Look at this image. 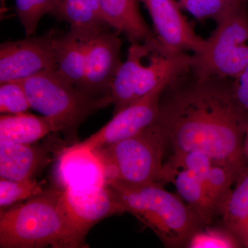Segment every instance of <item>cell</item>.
Masks as SVG:
<instances>
[{
    "label": "cell",
    "mask_w": 248,
    "mask_h": 248,
    "mask_svg": "<svg viewBox=\"0 0 248 248\" xmlns=\"http://www.w3.org/2000/svg\"><path fill=\"white\" fill-rule=\"evenodd\" d=\"M164 93L157 123L173 151L201 152L239 177L248 167L244 151L248 112L235 99L232 79L203 78L189 68Z\"/></svg>",
    "instance_id": "6da1fadb"
},
{
    "label": "cell",
    "mask_w": 248,
    "mask_h": 248,
    "mask_svg": "<svg viewBox=\"0 0 248 248\" xmlns=\"http://www.w3.org/2000/svg\"><path fill=\"white\" fill-rule=\"evenodd\" d=\"M86 236L68 213L60 187L0 213L1 248H89Z\"/></svg>",
    "instance_id": "7a4b0ae2"
},
{
    "label": "cell",
    "mask_w": 248,
    "mask_h": 248,
    "mask_svg": "<svg viewBox=\"0 0 248 248\" xmlns=\"http://www.w3.org/2000/svg\"><path fill=\"white\" fill-rule=\"evenodd\" d=\"M107 183L118 195L125 213L131 214L154 232L166 247L187 246L191 236L204 226L193 210L164 189L161 183Z\"/></svg>",
    "instance_id": "3957f363"
},
{
    "label": "cell",
    "mask_w": 248,
    "mask_h": 248,
    "mask_svg": "<svg viewBox=\"0 0 248 248\" xmlns=\"http://www.w3.org/2000/svg\"><path fill=\"white\" fill-rule=\"evenodd\" d=\"M31 108L56 123L68 146L78 143V130L88 117L112 104L111 94L93 97L56 70L22 80Z\"/></svg>",
    "instance_id": "277c9868"
},
{
    "label": "cell",
    "mask_w": 248,
    "mask_h": 248,
    "mask_svg": "<svg viewBox=\"0 0 248 248\" xmlns=\"http://www.w3.org/2000/svg\"><path fill=\"white\" fill-rule=\"evenodd\" d=\"M215 22L203 50L192 55L190 69L203 78L234 79L248 66V14L234 0Z\"/></svg>",
    "instance_id": "5b68a950"
},
{
    "label": "cell",
    "mask_w": 248,
    "mask_h": 248,
    "mask_svg": "<svg viewBox=\"0 0 248 248\" xmlns=\"http://www.w3.org/2000/svg\"><path fill=\"white\" fill-rule=\"evenodd\" d=\"M167 143L166 134L156 122L138 135L93 151L104 166L107 182L161 184Z\"/></svg>",
    "instance_id": "8992f818"
},
{
    "label": "cell",
    "mask_w": 248,
    "mask_h": 248,
    "mask_svg": "<svg viewBox=\"0 0 248 248\" xmlns=\"http://www.w3.org/2000/svg\"><path fill=\"white\" fill-rule=\"evenodd\" d=\"M58 34L54 31L42 36L8 41L0 46V83L22 81L31 77L56 70L55 45Z\"/></svg>",
    "instance_id": "52a82bcc"
},
{
    "label": "cell",
    "mask_w": 248,
    "mask_h": 248,
    "mask_svg": "<svg viewBox=\"0 0 248 248\" xmlns=\"http://www.w3.org/2000/svg\"><path fill=\"white\" fill-rule=\"evenodd\" d=\"M168 85L155 88L144 97L115 114L112 120L84 141L73 145L94 151L138 135L149 128L159 118L160 99Z\"/></svg>",
    "instance_id": "ba28073f"
},
{
    "label": "cell",
    "mask_w": 248,
    "mask_h": 248,
    "mask_svg": "<svg viewBox=\"0 0 248 248\" xmlns=\"http://www.w3.org/2000/svg\"><path fill=\"white\" fill-rule=\"evenodd\" d=\"M146 6L154 25L160 51L175 55L200 53L206 40L197 35L175 0H139Z\"/></svg>",
    "instance_id": "9c48e42d"
},
{
    "label": "cell",
    "mask_w": 248,
    "mask_h": 248,
    "mask_svg": "<svg viewBox=\"0 0 248 248\" xmlns=\"http://www.w3.org/2000/svg\"><path fill=\"white\" fill-rule=\"evenodd\" d=\"M118 36L103 29L91 36L86 53L82 90L93 97L110 94L112 81L122 62Z\"/></svg>",
    "instance_id": "30bf717a"
},
{
    "label": "cell",
    "mask_w": 248,
    "mask_h": 248,
    "mask_svg": "<svg viewBox=\"0 0 248 248\" xmlns=\"http://www.w3.org/2000/svg\"><path fill=\"white\" fill-rule=\"evenodd\" d=\"M56 179L63 190H90L107 184L104 166L91 150L66 146L58 158Z\"/></svg>",
    "instance_id": "8fae6325"
},
{
    "label": "cell",
    "mask_w": 248,
    "mask_h": 248,
    "mask_svg": "<svg viewBox=\"0 0 248 248\" xmlns=\"http://www.w3.org/2000/svg\"><path fill=\"white\" fill-rule=\"evenodd\" d=\"M35 143L0 141V177L16 181L34 179L47 165L58 159L66 146L53 142Z\"/></svg>",
    "instance_id": "7c38bea8"
},
{
    "label": "cell",
    "mask_w": 248,
    "mask_h": 248,
    "mask_svg": "<svg viewBox=\"0 0 248 248\" xmlns=\"http://www.w3.org/2000/svg\"><path fill=\"white\" fill-rule=\"evenodd\" d=\"M63 192L68 213L86 235L104 218L125 213L118 195L107 183L93 190H63Z\"/></svg>",
    "instance_id": "4fadbf2b"
},
{
    "label": "cell",
    "mask_w": 248,
    "mask_h": 248,
    "mask_svg": "<svg viewBox=\"0 0 248 248\" xmlns=\"http://www.w3.org/2000/svg\"><path fill=\"white\" fill-rule=\"evenodd\" d=\"M165 182H171L175 186L181 198L197 214L204 226L212 223L218 215L205 190L203 180L190 170L165 163L161 183Z\"/></svg>",
    "instance_id": "5bb4252c"
},
{
    "label": "cell",
    "mask_w": 248,
    "mask_h": 248,
    "mask_svg": "<svg viewBox=\"0 0 248 248\" xmlns=\"http://www.w3.org/2000/svg\"><path fill=\"white\" fill-rule=\"evenodd\" d=\"M99 13L108 26L126 36L130 42L156 40L139 9V0H98Z\"/></svg>",
    "instance_id": "9a60e30c"
},
{
    "label": "cell",
    "mask_w": 248,
    "mask_h": 248,
    "mask_svg": "<svg viewBox=\"0 0 248 248\" xmlns=\"http://www.w3.org/2000/svg\"><path fill=\"white\" fill-rule=\"evenodd\" d=\"M95 32L71 29L67 33L58 34L57 37L56 71L81 90L86 71L88 43Z\"/></svg>",
    "instance_id": "2e32d148"
},
{
    "label": "cell",
    "mask_w": 248,
    "mask_h": 248,
    "mask_svg": "<svg viewBox=\"0 0 248 248\" xmlns=\"http://www.w3.org/2000/svg\"><path fill=\"white\" fill-rule=\"evenodd\" d=\"M60 133L53 120L45 116L26 112L1 114L0 116V141L31 144L50 133Z\"/></svg>",
    "instance_id": "e0dca14e"
},
{
    "label": "cell",
    "mask_w": 248,
    "mask_h": 248,
    "mask_svg": "<svg viewBox=\"0 0 248 248\" xmlns=\"http://www.w3.org/2000/svg\"><path fill=\"white\" fill-rule=\"evenodd\" d=\"M219 215L225 228L248 248V167L240 174L236 186L222 205Z\"/></svg>",
    "instance_id": "ac0fdd59"
},
{
    "label": "cell",
    "mask_w": 248,
    "mask_h": 248,
    "mask_svg": "<svg viewBox=\"0 0 248 248\" xmlns=\"http://www.w3.org/2000/svg\"><path fill=\"white\" fill-rule=\"evenodd\" d=\"M50 14L74 30L95 32L108 26L84 0H55Z\"/></svg>",
    "instance_id": "d6986e66"
},
{
    "label": "cell",
    "mask_w": 248,
    "mask_h": 248,
    "mask_svg": "<svg viewBox=\"0 0 248 248\" xmlns=\"http://www.w3.org/2000/svg\"><path fill=\"white\" fill-rule=\"evenodd\" d=\"M238 177L231 170L214 163L203 181L205 190L218 215L222 205L231 193L232 186Z\"/></svg>",
    "instance_id": "ffe728a7"
},
{
    "label": "cell",
    "mask_w": 248,
    "mask_h": 248,
    "mask_svg": "<svg viewBox=\"0 0 248 248\" xmlns=\"http://www.w3.org/2000/svg\"><path fill=\"white\" fill-rule=\"evenodd\" d=\"M44 185L35 179L16 181L0 178V208H9L42 193Z\"/></svg>",
    "instance_id": "44dd1931"
},
{
    "label": "cell",
    "mask_w": 248,
    "mask_h": 248,
    "mask_svg": "<svg viewBox=\"0 0 248 248\" xmlns=\"http://www.w3.org/2000/svg\"><path fill=\"white\" fill-rule=\"evenodd\" d=\"M16 14L27 37L35 35L40 19L50 14L55 0H15Z\"/></svg>",
    "instance_id": "7402d4cb"
},
{
    "label": "cell",
    "mask_w": 248,
    "mask_h": 248,
    "mask_svg": "<svg viewBox=\"0 0 248 248\" xmlns=\"http://www.w3.org/2000/svg\"><path fill=\"white\" fill-rule=\"evenodd\" d=\"M30 108V102L22 81L0 83L1 114L21 113Z\"/></svg>",
    "instance_id": "603a6c76"
},
{
    "label": "cell",
    "mask_w": 248,
    "mask_h": 248,
    "mask_svg": "<svg viewBox=\"0 0 248 248\" xmlns=\"http://www.w3.org/2000/svg\"><path fill=\"white\" fill-rule=\"evenodd\" d=\"M203 227L191 236L187 244L190 248H236L242 247L228 230Z\"/></svg>",
    "instance_id": "cb8c5ba5"
},
{
    "label": "cell",
    "mask_w": 248,
    "mask_h": 248,
    "mask_svg": "<svg viewBox=\"0 0 248 248\" xmlns=\"http://www.w3.org/2000/svg\"><path fill=\"white\" fill-rule=\"evenodd\" d=\"M166 163L174 167L190 170L203 181L214 164L208 155L197 151H174Z\"/></svg>",
    "instance_id": "d4e9b609"
},
{
    "label": "cell",
    "mask_w": 248,
    "mask_h": 248,
    "mask_svg": "<svg viewBox=\"0 0 248 248\" xmlns=\"http://www.w3.org/2000/svg\"><path fill=\"white\" fill-rule=\"evenodd\" d=\"M234 0H179V5L196 19L216 21Z\"/></svg>",
    "instance_id": "484cf974"
},
{
    "label": "cell",
    "mask_w": 248,
    "mask_h": 248,
    "mask_svg": "<svg viewBox=\"0 0 248 248\" xmlns=\"http://www.w3.org/2000/svg\"><path fill=\"white\" fill-rule=\"evenodd\" d=\"M232 91L236 102L248 112V66L239 76L232 79Z\"/></svg>",
    "instance_id": "4316f807"
},
{
    "label": "cell",
    "mask_w": 248,
    "mask_h": 248,
    "mask_svg": "<svg viewBox=\"0 0 248 248\" xmlns=\"http://www.w3.org/2000/svg\"><path fill=\"white\" fill-rule=\"evenodd\" d=\"M84 1L101 17L100 13H99V1L98 0H84Z\"/></svg>",
    "instance_id": "83f0119b"
},
{
    "label": "cell",
    "mask_w": 248,
    "mask_h": 248,
    "mask_svg": "<svg viewBox=\"0 0 248 248\" xmlns=\"http://www.w3.org/2000/svg\"><path fill=\"white\" fill-rule=\"evenodd\" d=\"M244 151L245 156L248 161V125L246 128V133H245L244 141Z\"/></svg>",
    "instance_id": "f1b7e54d"
}]
</instances>
